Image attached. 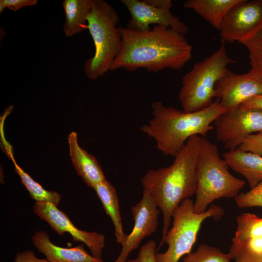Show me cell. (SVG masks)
Here are the masks:
<instances>
[{"label": "cell", "mask_w": 262, "mask_h": 262, "mask_svg": "<svg viewBox=\"0 0 262 262\" xmlns=\"http://www.w3.org/2000/svg\"><path fill=\"white\" fill-rule=\"evenodd\" d=\"M131 212L134 227L126 235L120 253L114 262H127L130 254L137 248L141 241L156 231L160 209L147 189L144 188L142 199L131 207Z\"/></svg>", "instance_id": "obj_12"}, {"label": "cell", "mask_w": 262, "mask_h": 262, "mask_svg": "<svg viewBox=\"0 0 262 262\" xmlns=\"http://www.w3.org/2000/svg\"><path fill=\"white\" fill-rule=\"evenodd\" d=\"M92 0H64L63 7L65 20L63 26L65 35L70 37L87 29V16Z\"/></svg>", "instance_id": "obj_18"}, {"label": "cell", "mask_w": 262, "mask_h": 262, "mask_svg": "<svg viewBox=\"0 0 262 262\" xmlns=\"http://www.w3.org/2000/svg\"><path fill=\"white\" fill-rule=\"evenodd\" d=\"M239 208L262 207V181L246 193H240L235 198Z\"/></svg>", "instance_id": "obj_24"}, {"label": "cell", "mask_w": 262, "mask_h": 262, "mask_svg": "<svg viewBox=\"0 0 262 262\" xmlns=\"http://www.w3.org/2000/svg\"><path fill=\"white\" fill-rule=\"evenodd\" d=\"M262 94V77L250 70L244 74L228 69L217 82L214 98L219 99L227 111L239 107L255 96Z\"/></svg>", "instance_id": "obj_10"}, {"label": "cell", "mask_w": 262, "mask_h": 262, "mask_svg": "<svg viewBox=\"0 0 262 262\" xmlns=\"http://www.w3.org/2000/svg\"><path fill=\"white\" fill-rule=\"evenodd\" d=\"M156 243L150 240L140 249L137 259L140 262H156Z\"/></svg>", "instance_id": "obj_26"}, {"label": "cell", "mask_w": 262, "mask_h": 262, "mask_svg": "<svg viewBox=\"0 0 262 262\" xmlns=\"http://www.w3.org/2000/svg\"><path fill=\"white\" fill-rule=\"evenodd\" d=\"M69 153L76 172L89 187L94 188L106 180L102 169L96 158L78 144L77 134L71 132L68 136Z\"/></svg>", "instance_id": "obj_15"}, {"label": "cell", "mask_w": 262, "mask_h": 262, "mask_svg": "<svg viewBox=\"0 0 262 262\" xmlns=\"http://www.w3.org/2000/svg\"><path fill=\"white\" fill-rule=\"evenodd\" d=\"M6 7L9 10L16 12L20 9L36 5L37 0H3Z\"/></svg>", "instance_id": "obj_27"}, {"label": "cell", "mask_w": 262, "mask_h": 262, "mask_svg": "<svg viewBox=\"0 0 262 262\" xmlns=\"http://www.w3.org/2000/svg\"><path fill=\"white\" fill-rule=\"evenodd\" d=\"M121 2L131 15L126 27L130 30L146 31L151 29L149 25L151 24L167 26L184 35L189 30L186 24L173 15L170 9L152 7L143 0H121Z\"/></svg>", "instance_id": "obj_13"}, {"label": "cell", "mask_w": 262, "mask_h": 262, "mask_svg": "<svg viewBox=\"0 0 262 262\" xmlns=\"http://www.w3.org/2000/svg\"><path fill=\"white\" fill-rule=\"evenodd\" d=\"M14 262H49L46 258L40 259L36 257L31 250L17 252L14 259Z\"/></svg>", "instance_id": "obj_28"}, {"label": "cell", "mask_w": 262, "mask_h": 262, "mask_svg": "<svg viewBox=\"0 0 262 262\" xmlns=\"http://www.w3.org/2000/svg\"><path fill=\"white\" fill-rule=\"evenodd\" d=\"M229 165L222 159L217 146L201 136L197 156V190L194 211L205 212L213 201L222 197L235 198L244 187L245 181L232 175Z\"/></svg>", "instance_id": "obj_4"}, {"label": "cell", "mask_w": 262, "mask_h": 262, "mask_svg": "<svg viewBox=\"0 0 262 262\" xmlns=\"http://www.w3.org/2000/svg\"><path fill=\"white\" fill-rule=\"evenodd\" d=\"M242 109H259L262 110V94L251 98L240 106Z\"/></svg>", "instance_id": "obj_30"}, {"label": "cell", "mask_w": 262, "mask_h": 262, "mask_svg": "<svg viewBox=\"0 0 262 262\" xmlns=\"http://www.w3.org/2000/svg\"><path fill=\"white\" fill-rule=\"evenodd\" d=\"M151 109V118L140 129L154 140L159 151L173 157L191 137H205L213 129L212 123L227 111L217 98L207 107L196 112H186L166 106L160 101L153 102Z\"/></svg>", "instance_id": "obj_3"}, {"label": "cell", "mask_w": 262, "mask_h": 262, "mask_svg": "<svg viewBox=\"0 0 262 262\" xmlns=\"http://www.w3.org/2000/svg\"><path fill=\"white\" fill-rule=\"evenodd\" d=\"M262 30V0H240L227 13L219 31L222 42L241 43Z\"/></svg>", "instance_id": "obj_9"}, {"label": "cell", "mask_w": 262, "mask_h": 262, "mask_svg": "<svg viewBox=\"0 0 262 262\" xmlns=\"http://www.w3.org/2000/svg\"><path fill=\"white\" fill-rule=\"evenodd\" d=\"M241 44L248 50L250 70L262 77V30L252 39Z\"/></svg>", "instance_id": "obj_23"}, {"label": "cell", "mask_w": 262, "mask_h": 262, "mask_svg": "<svg viewBox=\"0 0 262 262\" xmlns=\"http://www.w3.org/2000/svg\"><path fill=\"white\" fill-rule=\"evenodd\" d=\"M119 29L122 47L110 71L143 68L155 73L165 68L179 70L192 58V47L184 35L167 26L156 25L144 32Z\"/></svg>", "instance_id": "obj_1"}, {"label": "cell", "mask_w": 262, "mask_h": 262, "mask_svg": "<svg viewBox=\"0 0 262 262\" xmlns=\"http://www.w3.org/2000/svg\"><path fill=\"white\" fill-rule=\"evenodd\" d=\"M235 62L229 56L222 42L215 52L195 63L182 79L179 99L182 110L196 112L210 105L213 102L217 82L228 69L227 66Z\"/></svg>", "instance_id": "obj_6"}, {"label": "cell", "mask_w": 262, "mask_h": 262, "mask_svg": "<svg viewBox=\"0 0 262 262\" xmlns=\"http://www.w3.org/2000/svg\"><path fill=\"white\" fill-rule=\"evenodd\" d=\"M223 156L230 168L246 178L250 189L262 181V156L239 148Z\"/></svg>", "instance_id": "obj_16"}, {"label": "cell", "mask_w": 262, "mask_h": 262, "mask_svg": "<svg viewBox=\"0 0 262 262\" xmlns=\"http://www.w3.org/2000/svg\"><path fill=\"white\" fill-rule=\"evenodd\" d=\"M33 210L40 219L46 221L60 236L69 233L75 242L83 243L93 256L101 258L105 246L104 235L96 231L88 232L77 228L57 206L48 202H35Z\"/></svg>", "instance_id": "obj_11"}, {"label": "cell", "mask_w": 262, "mask_h": 262, "mask_svg": "<svg viewBox=\"0 0 262 262\" xmlns=\"http://www.w3.org/2000/svg\"><path fill=\"white\" fill-rule=\"evenodd\" d=\"M15 170L19 176L21 182L29 192L31 197L36 202H48L58 206L61 200V196L55 191H48L34 181L12 159Z\"/></svg>", "instance_id": "obj_20"}, {"label": "cell", "mask_w": 262, "mask_h": 262, "mask_svg": "<svg viewBox=\"0 0 262 262\" xmlns=\"http://www.w3.org/2000/svg\"><path fill=\"white\" fill-rule=\"evenodd\" d=\"M87 29L92 38L94 55L84 63V71L96 80L111 70L122 47V37L117 25L120 18L114 7L103 0H92L87 16Z\"/></svg>", "instance_id": "obj_5"}, {"label": "cell", "mask_w": 262, "mask_h": 262, "mask_svg": "<svg viewBox=\"0 0 262 262\" xmlns=\"http://www.w3.org/2000/svg\"><path fill=\"white\" fill-rule=\"evenodd\" d=\"M240 0H188L183 7L193 10L213 27L219 30L229 10Z\"/></svg>", "instance_id": "obj_19"}, {"label": "cell", "mask_w": 262, "mask_h": 262, "mask_svg": "<svg viewBox=\"0 0 262 262\" xmlns=\"http://www.w3.org/2000/svg\"><path fill=\"white\" fill-rule=\"evenodd\" d=\"M233 262H262V254L241 253L232 257Z\"/></svg>", "instance_id": "obj_29"}, {"label": "cell", "mask_w": 262, "mask_h": 262, "mask_svg": "<svg viewBox=\"0 0 262 262\" xmlns=\"http://www.w3.org/2000/svg\"><path fill=\"white\" fill-rule=\"evenodd\" d=\"M200 138L199 135L191 137L170 165L150 169L141 179L144 188L150 192L163 215L162 239L156 252L163 246L175 209L196 193V164Z\"/></svg>", "instance_id": "obj_2"}, {"label": "cell", "mask_w": 262, "mask_h": 262, "mask_svg": "<svg viewBox=\"0 0 262 262\" xmlns=\"http://www.w3.org/2000/svg\"><path fill=\"white\" fill-rule=\"evenodd\" d=\"M143 1L149 5L157 8L171 9L173 6L171 0H143Z\"/></svg>", "instance_id": "obj_31"}, {"label": "cell", "mask_w": 262, "mask_h": 262, "mask_svg": "<svg viewBox=\"0 0 262 262\" xmlns=\"http://www.w3.org/2000/svg\"><path fill=\"white\" fill-rule=\"evenodd\" d=\"M238 148L262 156V131L247 137Z\"/></svg>", "instance_id": "obj_25"}, {"label": "cell", "mask_w": 262, "mask_h": 262, "mask_svg": "<svg viewBox=\"0 0 262 262\" xmlns=\"http://www.w3.org/2000/svg\"><path fill=\"white\" fill-rule=\"evenodd\" d=\"M93 189L106 214L112 221L116 242L122 245L127 235L123 231L118 199L115 187L106 180L96 185Z\"/></svg>", "instance_id": "obj_17"}, {"label": "cell", "mask_w": 262, "mask_h": 262, "mask_svg": "<svg viewBox=\"0 0 262 262\" xmlns=\"http://www.w3.org/2000/svg\"><path fill=\"white\" fill-rule=\"evenodd\" d=\"M32 241L34 247L49 262H104L101 258L89 254L82 244L72 248L55 245L51 242L47 233L43 230L35 232Z\"/></svg>", "instance_id": "obj_14"}, {"label": "cell", "mask_w": 262, "mask_h": 262, "mask_svg": "<svg viewBox=\"0 0 262 262\" xmlns=\"http://www.w3.org/2000/svg\"><path fill=\"white\" fill-rule=\"evenodd\" d=\"M237 227L232 242H242L262 237V217L251 213L237 217Z\"/></svg>", "instance_id": "obj_21"}, {"label": "cell", "mask_w": 262, "mask_h": 262, "mask_svg": "<svg viewBox=\"0 0 262 262\" xmlns=\"http://www.w3.org/2000/svg\"><path fill=\"white\" fill-rule=\"evenodd\" d=\"M6 8L5 4L4 3L3 0H0V13L1 14L4 10Z\"/></svg>", "instance_id": "obj_32"}, {"label": "cell", "mask_w": 262, "mask_h": 262, "mask_svg": "<svg viewBox=\"0 0 262 262\" xmlns=\"http://www.w3.org/2000/svg\"><path fill=\"white\" fill-rule=\"evenodd\" d=\"M228 253L206 244L200 245L194 252L186 255L182 262H231Z\"/></svg>", "instance_id": "obj_22"}, {"label": "cell", "mask_w": 262, "mask_h": 262, "mask_svg": "<svg viewBox=\"0 0 262 262\" xmlns=\"http://www.w3.org/2000/svg\"><path fill=\"white\" fill-rule=\"evenodd\" d=\"M213 123L216 139L228 151L233 150L249 136L262 131V110L238 107L222 114Z\"/></svg>", "instance_id": "obj_8"}, {"label": "cell", "mask_w": 262, "mask_h": 262, "mask_svg": "<svg viewBox=\"0 0 262 262\" xmlns=\"http://www.w3.org/2000/svg\"><path fill=\"white\" fill-rule=\"evenodd\" d=\"M224 214V209L215 204L205 212L197 213L194 211L192 199L182 201L172 213V227L163 242V245L166 244L168 248L164 252L156 253V262H178L191 252L203 221L210 217L218 220Z\"/></svg>", "instance_id": "obj_7"}, {"label": "cell", "mask_w": 262, "mask_h": 262, "mask_svg": "<svg viewBox=\"0 0 262 262\" xmlns=\"http://www.w3.org/2000/svg\"><path fill=\"white\" fill-rule=\"evenodd\" d=\"M127 262H140L138 259H130L127 260Z\"/></svg>", "instance_id": "obj_33"}]
</instances>
